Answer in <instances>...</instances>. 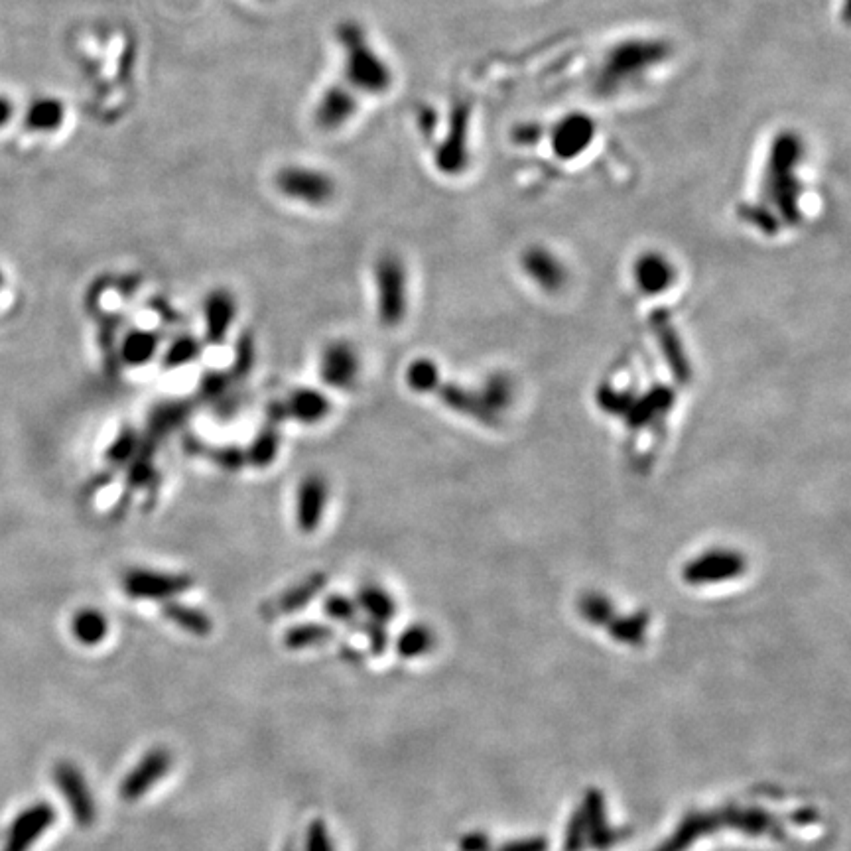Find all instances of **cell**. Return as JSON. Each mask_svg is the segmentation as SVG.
<instances>
[{
	"instance_id": "46",
	"label": "cell",
	"mask_w": 851,
	"mask_h": 851,
	"mask_svg": "<svg viewBox=\"0 0 851 851\" xmlns=\"http://www.w3.org/2000/svg\"><path fill=\"white\" fill-rule=\"evenodd\" d=\"M243 402H245V394L229 391L215 402V416L221 420H229L241 410Z\"/></svg>"
},
{
	"instance_id": "32",
	"label": "cell",
	"mask_w": 851,
	"mask_h": 851,
	"mask_svg": "<svg viewBox=\"0 0 851 851\" xmlns=\"http://www.w3.org/2000/svg\"><path fill=\"white\" fill-rule=\"evenodd\" d=\"M201 353V343L194 335L176 337L162 357L164 369H180L194 363Z\"/></svg>"
},
{
	"instance_id": "11",
	"label": "cell",
	"mask_w": 851,
	"mask_h": 851,
	"mask_svg": "<svg viewBox=\"0 0 851 851\" xmlns=\"http://www.w3.org/2000/svg\"><path fill=\"white\" fill-rule=\"evenodd\" d=\"M56 822V810L48 802H36L22 810L8 828L2 851H28Z\"/></svg>"
},
{
	"instance_id": "9",
	"label": "cell",
	"mask_w": 851,
	"mask_h": 851,
	"mask_svg": "<svg viewBox=\"0 0 851 851\" xmlns=\"http://www.w3.org/2000/svg\"><path fill=\"white\" fill-rule=\"evenodd\" d=\"M54 783L60 794L66 798L75 824L79 828L93 826L97 818V804L81 769L69 761L58 763L54 767Z\"/></svg>"
},
{
	"instance_id": "8",
	"label": "cell",
	"mask_w": 851,
	"mask_h": 851,
	"mask_svg": "<svg viewBox=\"0 0 851 851\" xmlns=\"http://www.w3.org/2000/svg\"><path fill=\"white\" fill-rule=\"evenodd\" d=\"M469 125L471 109L467 103H459L452 111L450 127L436 150V166L446 176H458L469 164Z\"/></svg>"
},
{
	"instance_id": "14",
	"label": "cell",
	"mask_w": 851,
	"mask_h": 851,
	"mask_svg": "<svg viewBox=\"0 0 851 851\" xmlns=\"http://www.w3.org/2000/svg\"><path fill=\"white\" fill-rule=\"evenodd\" d=\"M329 485L324 475L310 473L306 475L296 489V526L310 534L320 528L326 507H328Z\"/></svg>"
},
{
	"instance_id": "19",
	"label": "cell",
	"mask_w": 851,
	"mask_h": 851,
	"mask_svg": "<svg viewBox=\"0 0 851 851\" xmlns=\"http://www.w3.org/2000/svg\"><path fill=\"white\" fill-rule=\"evenodd\" d=\"M328 584V576L324 572H314L292 588L282 591L274 601L266 603L264 617H278L280 613H294L304 609L316 595H320Z\"/></svg>"
},
{
	"instance_id": "10",
	"label": "cell",
	"mask_w": 851,
	"mask_h": 851,
	"mask_svg": "<svg viewBox=\"0 0 851 851\" xmlns=\"http://www.w3.org/2000/svg\"><path fill=\"white\" fill-rule=\"evenodd\" d=\"M597 125L586 113H570L562 117L550 131V148L560 160H576L590 150Z\"/></svg>"
},
{
	"instance_id": "30",
	"label": "cell",
	"mask_w": 851,
	"mask_h": 851,
	"mask_svg": "<svg viewBox=\"0 0 851 851\" xmlns=\"http://www.w3.org/2000/svg\"><path fill=\"white\" fill-rule=\"evenodd\" d=\"M436 637L426 625H410L396 639V653L402 658H416L434 649Z\"/></svg>"
},
{
	"instance_id": "6",
	"label": "cell",
	"mask_w": 851,
	"mask_h": 851,
	"mask_svg": "<svg viewBox=\"0 0 851 851\" xmlns=\"http://www.w3.org/2000/svg\"><path fill=\"white\" fill-rule=\"evenodd\" d=\"M123 591L132 599L170 601L190 590L192 578L184 574H168L148 568H132L123 576Z\"/></svg>"
},
{
	"instance_id": "49",
	"label": "cell",
	"mask_w": 851,
	"mask_h": 851,
	"mask_svg": "<svg viewBox=\"0 0 851 851\" xmlns=\"http://www.w3.org/2000/svg\"><path fill=\"white\" fill-rule=\"evenodd\" d=\"M14 113V103L6 95H0V129H4L12 121Z\"/></svg>"
},
{
	"instance_id": "16",
	"label": "cell",
	"mask_w": 851,
	"mask_h": 851,
	"mask_svg": "<svg viewBox=\"0 0 851 851\" xmlns=\"http://www.w3.org/2000/svg\"><path fill=\"white\" fill-rule=\"evenodd\" d=\"M237 316V302L229 290H213L203 302L205 341L211 347L223 345Z\"/></svg>"
},
{
	"instance_id": "4",
	"label": "cell",
	"mask_w": 851,
	"mask_h": 851,
	"mask_svg": "<svg viewBox=\"0 0 851 851\" xmlns=\"http://www.w3.org/2000/svg\"><path fill=\"white\" fill-rule=\"evenodd\" d=\"M377 310L385 328H396L406 316V268L396 255H385L375 264Z\"/></svg>"
},
{
	"instance_id": "36",
	"label": "cell",
	"mask_w": 851,
	"mask_h": 851,
	"mask_svg": "<svg viewBox=\"0 0 851 851\" xmlns=\"http://www.w3.org/2000/svg\"><path fill=\"white\" fill-rule=\"evenodd\" d=\"M580 613L591 625H609L615 617L613 603L601 593H586L580 599Z\"/></svg>"
},
{
	"instance_id": "20",
	"label": "cell",
	"mask_w": 851,
	"mask_h": 851,
	"mask_svg": "<svg viewBox=\"0 0 851 851\" xmlns=\"http://www.w3.org/2000/svg\"><path fill=\"white\" fill-rule=\"evenodd\" d=\"M66 123V105L58 97H36L24 111L26 131L38 134L58 132Z\"/></svg>"
},
{
	"instance_id": "42",
	"label": "cell",
	"mask_w": 851,
	"mask_h": 851,
	"mask_svg": "<svg viewBox=\"0 0 851 851\" xmlns=\"http://www.w3.org/2000/svg\"><path fill=\"white\" fill-rule=\"evenodd\" d=\"M209 459H213L219 467L227 471H237L247 463V454L237 446H221L209 450Z\"/></svg>"
},
{
	"instance_id": "26",
	"label": "cell",
	"mask_w": 851,
	"mask_h": 851,
	"mask_svg": "<svg viewBox=\"0 0 851 851\" xmlns=\"http://www.w3.org/2000/svg\"><path fill=\"white\" fill-rule=\"evenodd\" d=\"M71 633L81 645L93 647L105 641V637L109 635V621L103 615V611L93 607H83L75 611L71 619Z\"/></svg>"
},
{
	"instance_id": "33",
	"label": "cell",
	"mask_w": 851,
	"mask_h": 851,
	"mask_svg": "<svg viewBox=\"0 0 851 851\" xmlns=\"http://www.w3.org/2000/svg\"><path fill=\"white\" fill-rule=\"evenodd\" d=\"M406 383L416 393H430L440 387V371L430 359H416L406 369Z\"/></svg>"
},
{
	"instance_id": "27",
	"label": "cell",
	"mask_w": 851,
	"mask_h": 851,
	"mask_svg": "<svg viewBox=\"0 0 851 851\" xmlns=\"http://www.w3.org/2000/svg\"><path fill=\"white\" fill-rule=\"evenodd\" d=\"M355 603L361 611L367 613V617L371 621H377V623H383V625L389 623L396 615V601H394L393 595L385 588L375 586V584H367L357 591Z\"/></svg>"
},
{
	"instance_id": "18",
	"label": "cell",
	"mask_w": 851,
	"mask_h": 851,
	"mask_svg": "<svg viewBox=\"0 0 851 851\" xmlns=\"http://www.w3.org/2000/svg\"><path fill=\"white\" fill-rule=\"evenodd\" d=\"M633 276L637 286L645 294H660L666 292L674 282L676 268L666 255L658 251H647L635 261Z\"/></svg>"
},
{
	"instance_id": "7",
	"label": "cell",
	"mask_w": 851,
	"mask_h": 851,
	"mask_svg": "<svg viewBox=\"0 0 851 851\" xmlns=\"http://www.w3.org/2000/svg\"><path fill=\"white\" fill-rule=\"evenodd\" d=\"M745 572V558L737 550L729 548H712L704 554L692 558L684 566V580L690 586H708L727 582Z\"/></svg>"
},
{
	"instance_id": "48",
	"label": "cell",
	"mask_w": 851,
	"mask_h": 851,
	"mask_svg": "<svg viewBox=\"0 0 851 851\" xmlns=\"http://www.w3.org/2000/svg\"><path fill=\"white\" fill-rule=\"evenodd\" d=\"M459 848L461 851H489V838L481 832H473L461 838Z\"/></svg>"
},
{
	"instance_id": "37",
	"label": "cell",
	"mask_w": 851,
	"mask_h": 851,
	"mask_svg": "<svg viewBox=\"0 0 851 851\" xmlns=\"http://www.w3.org/2000/svg\"><path fill=\"white\" fill-rule=\"evenodd\" d=\"M233 383L237 381L231 377L229 371H207L199 379L197 394L201 400L215 404L221 396H225L233 389Z\"/></svg>"
},
{
	"instance_id": "47",
	"label": "cell",
	"mask_w": 851,
	"mask_h": 851,
	"mask_svg": "<svg viewBox=\"0 0 851 851\" xmlns=\"http://www.w3.org/2000/svg\"><path fill=\"white\" fill-rule=\"evenodd\" d=\"M548 844L544 838H526V840H513L505 846H501L499 851H546Z\"/></svg>"
},
{
	"instance_id": "22",
	"label": "cell",
	"mask_w": 851,
	"mask_h": 851,
	"mask_svg": "<svg viewBox=\"0 0 851 851\" xmlns=\"http://www.w3.org/2000/svg\"><path fill=\"white\" fill-rule=\"evenodd\" d=\"M286 412L290 418L302 422V424H316L320 420H324L331 410V402L328 396L322 391L304 387V389H296L288 396V400L284 402Z\"/></svg>"
},
{
	"instance_id": "3",
	"label": "cell",
	"mask_w": 851,
	"mask_h": 851,
	"mask_svg": "<svg viewBox=\"0 0 851 851\" xmlns=\"http://www.w3.org/2000/svg\"><path fill=\"white\" fill-rule=\"evenodd\" d=\"M337 42L343 52L345 81L355 93L383 95L393 87V69L373 46L359 22H341L337 26Z\"/></svg>"
},
{
	"instance_id": "1",
	"label": "cell",
	"mask_w": 851,
	"mask_h": 851,
	"mask_svg": "<svg viewBox=\"0 0 851 851\" xmlns=\"http://www.w3.org/2000/svg\"><path fill=\"white\" fill-rule=\"evenodd\" d=\"M808 160V144L802 132L781 129L775 132L761 168V180L755 203L749 205V221L767 233H779L796 227L802 217V199L806 184L802 168Z\"/></svg>"
},
{
	"instance_id": "44",
	"label": "cell",
	"mask_w": 851,
	"mask_h": 851,
	"mask_svg": "<svg viewBox=\"0 0 851 851\" xmlns=\"http://www.w3.org/2000/svg\"><path fill=\"white\" fill-rule=\"evenodd\" d=\"M302 851H335L333 840L329 836L328 826L322 820H314L308 826L306 842Z\"/></svg>"
},
{
	"instance_id": "31",
	"label": "cell",
	"mask_w": 851,
	"mask_h": 851,
	"mask_svg": "<svg viewBox=\"0 0 851 851\" xmlns=\"http://www.w3.org/2000/svg\"><path fill=\"white\" fill-rule=\"evenodd\" d=\"M154 440H144L142 444H138L136 454L129 461V483L132 487H144L146 483H150L156 475L154 469Z\"/></svg>"
},
{
	"instance_id": "34",
	"label": "cell",
	"mask_w": 851,
	"mask_h": 851,
	"mask_svg": "<svg viewBox=\"0 0 851 851\" xmlns=\"http://www.w3.org/2000/svg\"><path fill=\"white\" fill-rule=\"evenodd\" d=\"M649 625V617L645 613L629 615V617H613L609 623V633L621 643H641L645 637V629Z\"/></svg>"
},
{
	"instance_id": "50",
	"label": "cell",
	"mask_w": 851,
	"mask_h": 851,
	"mask_svg": "<svg viewBox=\"0 0 851 851\" xmlns=\"http://www.w3.org/2000/svg\"><path fill=\"white\" fill-rule=\"evenodd\" d=\"M284 851H298V848H294V844H288V846L284 848Z\"/></svg>"
},
{
	"instance_id": "13",
	"label": "cell",
	"mask_w": 851,
	"mask_h": 851,
	"mask_svg": "<svg viewBox=\"0 0 851 851\" xmlns=\"http://www.w3.org/2000/svg\"><path fill=\"white\" fill-rule=\"evenodd\" d=\"M359 111L357 93L349 85L328 87L314 109V123L320 131L335 132L343 129Z\"/></svg>"
},
{
	"instance_id": "25",
	"label": "cell",
	"mask_w": 851,
	"mask_h": 851,
	"mask_svg": "<svg viewBox=\"0 0 851 851\" xmlns=\"http://www.w3.org/2000/svg\"><path fill=\"white\" fill-rule=\"evenodd\" d=\"M162 613L176 627H180L186 633L196 635V637H205L213 629V621L209 619V615L205 611L192 607V605H186V603H180L176 599L164 601Z\"/></svg>"
},
{
	"instance_id": "24",
	"label": "cell",
	"mask_w": 851,
	"mask_h": 851,
	"mask_svg": "<svg viewBox=\"0 0 851 851\" xmlns=\"http://www.w3.org/2000/svg\"><path fill=\"white\" fill-rule=\"evenodd\" d=\"M192 414V404L186 400H168L158 404L148 416V436L158 442L180 428Z\"/></svg>"
},
{
	"instance_id": "17",
	"label": "cell",
	"mask_w": 851,
	"mask_h": 851,
	"mask_svg": "<svg viewBox=\"0 0 851 851\" xmlns=\"http://www.w3.org/2000/svg\"><path fill=\"white\" fill-rule=\"evenodd\" d=\"M521 262H523V270L526 272V276L532 282H536L542 290L556 292L564 286L568 270H566V264L554 251H550L542 245H532L524 251L523 261Z\"/></svg>"
},
{
	"instance_id": "2",
	"label": "cell",
	"mask_w": 851,
	"mask_h": 851,
	"mask_svg": "<svg viewBox=\"0 0 851 851\" xmlns=\"http://www.w3.org/2000/svg\"><path fill=\"white\" fill-rule=\"evenodd\" d=\"M674 56V44L655 34H635L611 44L599 58L591 77L597 97L611 99L649 81L656 69Z\"/></svg>"
},
{
	"instance_id": "21",
	"label": "cell",
	"mask_w": 851,
	"mask_h": 851,
	"mask_svg": "<svg viewBox=\"0 0 851 851\" xmlns=\"http://www.w3.org/2000/svg\"><path fill=\"white\" fill-rule=\"evenodd\" d=\"M582 812L586 816V824H588V844L595 850H609L617 840V832L611 830L607 826V816H605V804H603V796L597 790H590L586 796V802L582 806Z\"/></svg>"
},
{
	"instance_id": "29",
	"label": "cell",
	"mask_w": 851,
	"mask_h": 851,
	"mask_svg": "<svg viewBox=\"0 0 851 851\" xmlns=\"http://www.w3.org/2000/svg\"><path fill=\"white\" fill-rule=\"evenodd\" d=\"M333 637V629L322 623H302L294 625L284 633V645L290 651H302L312 649L328 643Z\"/></svg>"
},
{
	"instance_id": "38",
	"label": "cell",
	"mask_w": 851,
	"mask_h": 851,
	"mask_svg": "<svg viewBox=\"0 0 851 851\" xmlns=\"http://www.w3.org/2000/svg\"><path fill=\"white\" fill-rule=\"evenodd\" d=\"M119 326H121L119 314H107L99 326V343H101L107 367H115L119 363V345H117Z\"/></svg>"
},
{
	"instance_id": "12",
	"label": "cell",
	"mask_w": 851,
	"mask_h": 851,
	"mask_svg": "<svg viewBox=\"0 0 851 851\" xmlns=\"http://www.w3.org/2000/svg\"><path fill=\"white\" fill-rule=\"evenodd\" d=\"M170 767H172V753L168 749L154 747L146 751L119 786L121 798L127 802L142 798L144 794L152 790V786L160 783L168 775Z\"/></svg>"
},
{
	"instance_id": "5",
	"label": "cell",
	"mask_w": 851,
	"mask_h": 851,
	"mask_svg": "<svg viewBox=\"0 0 851 851\" xmlns=\"http://www.w3.org/2000/svg\"><path fill=\"white\" fill-rule=\"evenodd\" d=\"M274 184L282 196L312 207L326 205L335 196V180L328 172L302 164H290L278 170Z\"/></svg>"
},
{
	"instance_id": "43",
	"label": "cell",
	"mask_w": 851,
	"mask_h": 851,
	"mask_svg": "<svg viewBox=\"0 0 851 851\" xmlns=\"http://www.w3.org/2000/svg\"><path fill=\"white\" fill-rule=\"evenodd\" d=\"M588 842V824H586V816L582 810H578L574 814V818L570 820V826L566 830V851H582Z\"/></svg>"
},
{
	"instance_id": "45",
	"label": "cell",
	"mask_w": 851,
	"mask_h": 851,
	"mask_svg": "<svg viewBox=\"0 0 851 851\" xmlns=\"http://www.w3.org/2000/svg\"><path fill=\"white\" fill-rule=\"evenodd\" d=\"M361 631H363V635L369 639V647H371V651H373L375 655H383V653H385V649H387V645H389V635H387L385 625H383V623H377V621L367 619L365 623H361Z\"/></svg>"
},
{
	"instance_id": "51",
	"label": "cell",
	"mask_w": 851,
	"mask_h": 851,
	"mask_svg": "<svg viewBox=\"0 0 851 851\" xmlns=\"http://www.w3.org/2000/svg\"><path fill=\"white\" fill-rule=\"evenodd\" d=\"M2 286H4V276H2V270H0V290H2Z\"/></svg>"
},
{
	"instance_id": "40",
	"label": "cell",
	"mask_w": 851,
	"mask_h": 851,
	"mask_svg": "<svg viewBox=\"0 0 851 851\" xmlns=\"http://www.w3.org/2000/svg\"><path fill=\"white\" fill-rule=\"evenodd\" d=\"M324 611L329 619L345 623V625H355L357 617H359V607L355 603V599L343 595V593H331L328 599L324 601Z\"/></svg>"
},
{
	"instance_id": "15",
	"label": "cell",
	"mask_w": 851,
	"mask_h": 851,
	"mask_svg": "<svg viewBox=\"0 0 851 851\" xmlns=\"http://www.w3.org/2000/svg\"><path fill=\"white\" fill-rule=\"evenodd\" d=\"M361 371L359 355L347 341H333L322 353L320 375L324 383L333 389H351L357 383Z\"/></svg>"
},
{
	"instance_id": "23",
	"label": "cell",
	"mask_w": 851,
	"mask_h": 851,
	"mask_svg": "<svg viewBox=\"0 0 851 851\" xmlns=\"http://www.w3.org/2000/svg\"><path fill=\"white\" fill-rule=\"evenodd\" d=\"M160 337L150 329H129L119 343V361L127 367H144L158 351Z\"/></svg>"
},
{
	"instance_id": "28",
	"label": "cell",
	"mask_w": 851,
	"mask_h": 851,
	"mask_svg": "<svg viewBox=\"0 0 851 851\" xmlns=\"http://www.w3.org/2000/svg\"><path fill=\"white\" fill-rule=\"evenodd\" d=\"M280 450V430L276 424L266 422L261 432L255 436L253 444L249 446L247 454V463L255 465V467H268L274 463V459L278 456Z\"/></svg>"
},
{
	"instance_id": "35",
	"label": "cell",
	"mask_w": 851,
	"mask_h": 851,
	"mask_svg": "<svg viewBox=\"0 0 851 851\" xmlns=\"http://www.w3.org/2000/svg\"><path fill=\"white\" fill-rule=\"evenodd\" d=\"M723 824L735 826L743 832L761 834L767 830H773V820L763 810H727L721 818Z\"/></svg>"
},
{
	"instance_id": "39",
	"label": "cell",
	"mask_w": 851,
	"mask_h": 851,
	"mask_svg": "<svg viewBox=\"0 0 851 851\" xmlns=\"http://www.w3.org/2000/svg\"><path fill=\"white\" fill-rule=\"evenodd\" d=\"M255 365V337L251 333H243L235 347L233 369L229 371L235 381H243Z\"/></svg>"
},
{
	"instance_id": "41",
	"label": "cell",
	"mask_w": 851,
	"mask_h": 851,
	"mask_svg": "<svg viewBox=\"0 0 851 851\" xmlns=\"http://www.w3.org/2000/svg\"><path fill=\"white\" fill-rule=\"evenodd\" d=\"M138 444H140V438H138L136 430L123 428L119 432V436L115 438V442L107 450V461L111 465H125V463H129L132 456L136 454V450H138Z\"/></svg>"
}]
</instances>
